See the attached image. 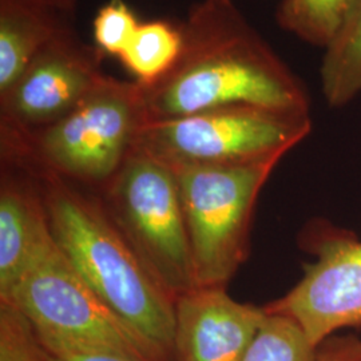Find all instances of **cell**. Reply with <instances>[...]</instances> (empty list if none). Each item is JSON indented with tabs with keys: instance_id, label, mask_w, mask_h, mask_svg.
I'll list each match as a JSON object with an SVG mask.
<instances>
[{
	"instance_id": "cell-1",
	"label": "cell",
	"mask_w": 361,
	"mask_h": 361,
	"mask_svg": "<svg viewBox=\"0 0 361 361\" xmlns=\"http://www.w3.org/2000/svg\"><path fill=\"white\" fill-rule=\"evenodd\" d=\"M176 65L142 87L147 121L257 106L310 114L302 82L273 51L233 0H202L180 25Z\"/></svg>"
},
{
	"instance_id": "cell-2",
	"label": "cell",
	"mask_w": 361,
	"mask_h": 361,
	"mask_svg": "<svg viewBox=\"0 0 361 361\" xmlns=\"http://www.w3.org/2000/svg\"><path fill=\"white\" fill-rule=\"evenodd\" d=\"M52 235L104 305L153 361H173L176 300L147 271L116 222L87 198L52 185L46 201Z\"/></svg>"
},
{
	"instance_id": "cell-3",
	"label": "cell",
	"mask_w": 361,
	"mask_h": 361,
	"mask_svg": "<svg viewBox=\"0 0 361 361\" xmlns=\"http://www.w3.org/2000/svg\"><path fill=\"white\" fill-rule=\"evenodd\" d=\"M147 121L142 87L106 77L63 118L28 133L3 129L7 154L32 159L55 174L110 182Z\"/></svg>"
},
{
	"instance_id": "cell-4",
	"label": "cell",
	"mask_w": 361,
	"mask_h": 361,
	"mask_svg": "<svg viewBox=\"0 0 361 361\" xmlns=\"http://www.w3.org/2000/svg\"><path fill=\"white\" fill-rule=\"evenodd\" d=\"M0 304L11 305L26 317L49 355L111 350L153 361L140 340L92 292L52 233Z\"/></svg>"
},
{
	"instance_id": "cell-5",
	"label": "cell",
	"mask_w": 361,
	"mask_h": 361,
	"mask_svg": "<svg viewBox=\"0 0 361 361\" xmlns=\"http://www.w3.org/2000/svg\"><path fill=\"white\" fill-rule=\"evenodd\" d=\"M310 130V114L229 106L146 121L134 149L169 168L244 165L283 159Z\"/></svg>"
},
{
	"instance_id": "cell-6",
	"label": "cell",
	"mask_w": 361,
	"mask_h": 361,
	"mask_svg": "<svg viewBox=\"0 0 361 361\" xmlns=\"http://www.w3.org/2000/svg\"><path fill=\"white\" fill-rule=\"evenodd\" d=\"M281 159L176 166L197 288H224L249 253L258 195Z\"/></svg>"
},
{
	"instance_id": "cell-7",
	"label": "cell",
	"mask_w": 361,
	"mask_h": 361,
	"mask_svg": "<svg viewBox=\"0 0 361 361\" xmlns=\"http://www.w3.org/2000/svg\"><path fill=\"white\" fill-rule=\"evenodd\" d=\"M110 217L147 271L174 300L197 288L174 171L133 149L109 188Z\"/></svg>"
},
{
	"instance_id": "cell-8",
	"label": "cell",
	"mask_w": 361,
	"mask_h": 361,
	"mask_svg": "<svg viewBox=\"0 0 361 361\" xmlns=\"http://www.w3.org/2000/svg\"><path fill=\"white\" fill-rule=\"evenodd\" d=\"M316 259L286 295L264 305L268 314L295 322L313 347L344 329L361 326V241L324 222L305 231Z\"/></svg>"
},
{
	"instance_id": "cell-9",
	"label": "cell",
	"mask_w": 361,
	"mask_h": 361,
	"mask_svg": "<svg viewBox=\"0 0 361 361\" xmlns=\"http://www.w3.org/2000/svg\"><path fill=\"white\" fill-rule=\"evenodd\" d=\"M104 55L74 27L54 39L0 95L1 128L28 133L63 118L106 77Z\"/></svg>"
},
{
	"instance_id": "cell-10",
	"label": "cell",
	"mask_w": 361,
	"mask_h": 361,
	"mask_svg": "<svg viewBox=\"0 0 361 361\" xmlns=\"http://www.w3.org/2000/svg\"><path fill=\"white\" fill-rule=\"evenodd\" d=\"M267 317L224 288H195L176 300L173 361H243Z\"/></svg>"
},
{
	"instance_id": "cell-11",
	"label": "cell",
	"mask_w": 361,
	"mask_h": 361,
	"mask_svg": "<svg viewBox=\"0 0 361 361\" xmlns=\"http://www.w3.org/2000/svg\"><path fill=\"white\" fill-rule=\"evenodd\" d=\"M73 28V16L27 0H0V95L49 43Z\"/></svg>"
},
{
	"instance_id": "cell-12",
	"label": "cell",
	"mask_w": 361,
	"mask_h": 361,
	"mask_svg": "<svg viewBox=\"0 0 361 361\" xmlns=\"http://www.w3.org/2000/svg\"><path fill=\"white\" fill-rule=\"evenodd\" d=\"M51 234L46 207L16 182L0 193V302L22 279L39 247Z\"/></svg>"
},
{
	"instance_id": "cell-13",
	"label": "cell",
	"mask_w": 361,
	"mask_h": 361,
	"mask_svg": "<svg viewBox=\"0 0 361 361\" xmlns=\"http://www.w3.org/2000/svg\"><path fill=\"white\" fill-rule=\"evenodd\" d=\"M322 87L326 104L343 107L361 92V0L325 47Z\"/></svg>"
},
{
	"instance_id": "cell-14",
	"label": "cell",
	"mask_w": 361,
	"mask_h": 361,
	"mask_svg": "<svg viewBox=\"0 0 361 361\" xmlns=\"http://www.w3.org/2000/svg\"><path fill=\"white\" fill-rule=\"evenodd\" d=\"M182 49L180 26L166 20L141 23L128 49L121 55L123 66L138 85L152 86L176 65Z\"/></svg>"
},
{
	"instance_id": "cell-15",
	"label": "cell",
	"mask_w": 361,
	"mask_h": 361,
	"mask_svg": "<svg viewBox=\"0 0 361 361\" xmlns=\"http://www.w3.org/2000/svg\"><path fill=\"white\" fill-rule=\"evenodd\" d=\"M357 3L359 0H283L276 19L285 31L325 49Z\"/></svg>"
},
{
	"instance_id": "cell-16",
	"label": "cell",
	"mask_w": 361,
	"mask_h": 361,
	"mask_svg": "<svg viewBox=\"0 0 361 361\" xmlns=\"http://www.w3.org/2000/svg\"><path fill=\"white\" fill-rule=\"evenodd\" d=\"M316 347L295 322L268 314L243 361H313Z\"/></svg>"
},
{
	"instance_id": "cell-17",
	"label": "cell",
	"mask_w": 361,
	"mask_h": 361,
	"mask_svg": "<svg viewBox=\"0 0 361 361\" xmlns=\"http://www.w3.org/2000/svg\"><path fill=\"white\" fill-rule=\"evenodd\" d=\"M141 22L123 0H110L97 13L92 32L98 50L121 58Z\"/></svg>"
},
{
	"instance_id": "cell-18",
	"label": "cell",
	"mask_w": 361,
	"mask_h": 361,
	"mask_svg": "<svg viewBox=\"0 0 361 361\" xmlns=\"http://www.w3.org/2000/svg\"><path fill=\"white\" fill-rule=\"evenodd\" d=\"M0 361H49L32 325L8 304H0Z\"/></svg>"
},
{
	"instance_id": "cell-19",
	"label": "cell",
	"mask_w": 361,
	"mask_h": 361,
	"mask_svg": "<svg viewBox=\"0 0 361 361\" xmlns=\"http://www.w3.org/2000/svg\"><path fill=\"white\" fill-rule=\"evenodd\" d=\"M313 361H361V337L336 334L316 347Z\"/></svg>"
},
{
	"instance_id": "cell-20",
	"label": "cell",
	"mask_w": 361,
	"mask_h": 361,
	"mask_svg": "<svg viewBox=\"0 0 361 361\" xmlns=\"http://www.w3.org/2000/svg\"><path fill=\"white\" fill-rule=\"evenodd\" d=\"M49 361H150L135 356H130L121 352L111 350H95V352H80L67 355H49Z\"/></svg>"
},
{
	"instance_id": "cell-21",
	"label": "cell",
	"mask_w": 361,
	"mask_h": 361,
	"mask_svg": "<svg viewBox=\"0 0 361 361\" xmlns=\"http://www.w3.org/2000/svg\"><path fill=\"white\" fill-rule=\"evenodd\" d=\"M35 4L44 6L47 8H51L54 11L65 13L74 18V13L77 8L78 0H27Z\"/></svg>"
}]
</instances>
